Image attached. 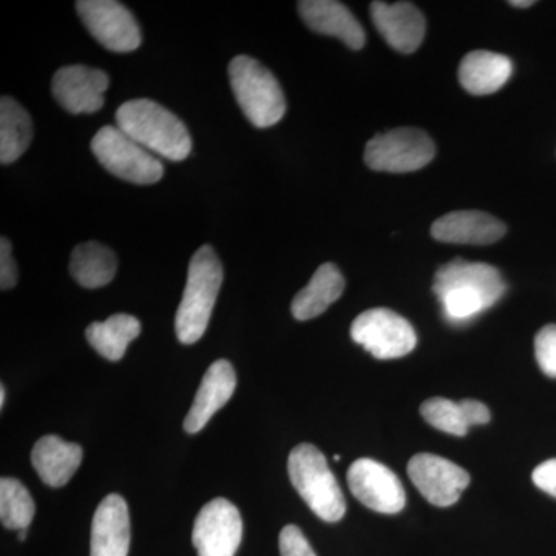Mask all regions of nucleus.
<instances>
[{
  "label": "nucleus",
  "mask_w": 556,
  "mask_h": 556,
  "mask_svg": "<svg viewBox=\"0 0 556 556\" xmlns=\"http://www.w3.org/2000/svg\"><path fill=\"white\" fill-rule=\"evenodd\" d=\"M506 283L495 266L456 258L438 269L433 292L450 324H467L495 306L506 294Z\"/></svg>",
  "instance_id": "1"
},
{
  "label": "nucleus",
  "mask_w": 556,
  "mask_h": 556,
  "mask_svg": "<svg viewBox=\"0 0 556 556\" xmlns=\"http://www.w3.org/2000/svg\"><path fill=\"white\" fill-rule=\"evenodd\" d=\"M116 127L149 152L170 161L188 159L192 138L177 115L152 100L124 102L116 112Z\"/></svg>",
  "instance_id": "2"
},
{
  "label": "nucleus",
  "mask_w": 556,
  "mask_h": 556,
  "mask_svg": "<svg viewBox=\"0 0 556 556\" xmlns=\"http://www.w3.org/2000/svg\"><path fill=\"white\" fill-rule=\"evenodd\" d=\"M222 283V262L214 248L204 244L190 260L188 281L175 317L179 342L193 345L203 338Z\"/></svg>",
  "instance_id": "3"
},
{
  "label": "nucleus",
  "mask_w": 556,
  "mask_h": 556,
  "mask_svg": "<svg viewBox=\"0 0 556 556\" xmlns=\"http://www.w3.org/2000/svg\"><path fill=\"white\" fill-rule=\"evenodd\" d=\"M230 87L252 126L268 129L287 112V100L276 76L262 62L240 54L230 61Z\"/></svg>",
  "instance_id": "4"
},
{
  "label": "nucleus",
  "mask_w": 556,
  "mask_h": 556,
  "mask_svg": "<svg viewBox=\"0 0 556 556\" xmlns=\"http://www.w3.org/2000/svg\"><path fill=\"white\" fill-rule=\"evenodd\" d=\"M288 473L299 495L318 518L338 522L345 517V497L320 450L311 444L298 445L289 453Z\"/></svg>",
  "instance_id": "5"
},
{
  "label": "nucleus",
  "mask_w": 556,
  "mask_h": 556,
  "mask_svg": "<svg viewBox=\"0 0 556 556\" xmlns=\"http://www.w3.org/2000/svg\"><path fill=\"white\" fill-rule=\"evenodd\" d=\"M91 152L102 167L134 185H155L164 175L161 161L118 127H102L91 139Z\"/></svg>",
  "instance_id": "6"
},
{
  "label": "nucleus",
  "mask_w": 556,
  "mask_h": 556,
  "mask_svg": "<svg viewBox=\"0 0 556 556\" xmlns=\"http://www.w3.org/2000/svg\"><path fill=\"white\" fill-rule=\"evenodd\" d=\"M437 155V146L426 131L416 127H399L378 134L365 148L369 169L407 174L426 167Z\"/></svg>",
  "instance_id": "7"
},
{
  "label": "nucleus",
  "mask_w": 556,
  "mask_h": 556,
  "mask_svg": "<svg viewBox=\"0 0 556 556\" xmlns=\"http://www.w3.org/2000/svg\"><path fill=\"white\" fill-rule=\"evenodd\" d=\"M351 338L382 361L407 356L417 345L415 328L407 318L387 308L368 309L357 316L351 325Z\"/></svg>",
  "instance_id": "8"
},
{
  "label": "nucleus",
  "mask_w": 556,
  "mask_h": 556,
  "mask_svg": "<svg viewBox=\"0 0 556 556\" xmlns=\"http://www.w3.org/2000/svg\"><path fill=\"white\" fill-rule=\"evenodd\" d=\"M76 10L87 30L102 47L130 53L141 46V28L130 10L115 0H79Z\"/></svg>",
  "instance_id": "9"
},
{
  "label": "nucleus",
  "mask_w": 556,
  "mask_h": 556,
  "mask_svg": "<svg viewBox=\"0 0 556 556\" xmlns=\"http://www.w3.org/2000/svg\"><path fill=\"white\" fill-rule=\"evenodd\" d=\"M243 538L240 510L225 497L212 500L197 515L192 543L199 556H236Z\"/></svg>",
  "instance_id": "10"
},
{
  "label": "nucleus",
  "mask_w": 556,
  "mask_h": 556,
  "mask_svg": "<svg viewBox=\"0 0 556 556\" xmlns=\"http://www.w3.org/2000/svg\"><path fill=\"white\" fill-rule=\"evenodd\" d=\"M348 485L351 493L364 506L379 514L394 515L404 510V485L394 471L375 459H358L348 470Z\"/></svg>",
  "instance_id": "11"
},
{
  "label": "nucleus",
  "mask_w": 556,
  "mask_h": 556,
  "mask_svg": "<svg viewBox=\"0 0 556 556\" xmlns=\"http://www.w3.org/2000/svg\"><path fill=\"white\" fill-rule=\"evenodd\" d=\"M407 471L420 495L438 507L456 504L470 484V475L464 468L431 453L413 456Z\"/></svg>",
  "instance_id": "12"
},
{
  "label": "nucleus",
  "mask_w": 556,
  "mask_h": 556,
  "mask_svg": "<svg viewBox=\"0 0 556 556\" xmlns=\"http://www.w3.org/2000/svg\"><path fill=\"white\" fill-rule=\"evenodd\" d=\"M108 73L87 65H67L54 73L51 91L54 100L72 115H90L104 105L109 89Z\"/></svg>",
  "instance_id": "13"
},
{
  "label": "nucleus",
  "mask_w": 556,
  "mask_h": 556,
  "mask_svg": "<svg viewBox=\"0 0 556 556\" xmlns=\"http://www.w3.org/2000/svg\"><path fill=\"white\" fill-rule=\"evenodd\" d=\"M369 11L388 46L405 54L419 49L426 38L427 22L417 7L409 2H372Z\"/></svg>",
  "instance_id": "14"
},
{
  "label": "nucleus",
  "mask_w": 556,
  "mask_h": 556,
  "mask_svg": "<svg viewBox=\"0 0 556 556\" xmlns=\"http://www.w3.org/2000/svg\"><path fill=\"white\" fill-rule=\"evenodd\" d=\"M130 547V515L126 500L105 496L91 521L90 556H127Z\"/></svg>",
  "instance_id": "15"
},
{
  "label": "nucleus",
  "mask_w": 556,
  "mask_h": 556,
  "mask_svg": "<svg viewBox=\"0 0 556 556\" xmlns=\"http://www.w3.org/2000/svg\"><path fill=\"white\" fill-rule=\"evenodd\" d=\"M236 387L237 375L232 365L225 358L214 362L201 379L192 407L185 419V430L190 434L203 430L212 416L228 404Z\"/></svg>",
  "instance_id": "16"
},
{
  "label": "nucleus",
  "mask_w": 556,
  "mask_h": 556,
  "mask_svg": "<svg viewBox=\"0 0 556 556\" xmlns=\"http://www.w3.org/2000/svg\"><path fill=\"white\" fill-rule=\"evenodd\" d=\"M506 232L503 222L481 211L450 212L431 226V237L434 240L453 244L484 247L496 243Z\"/></svg>",
  "instance_id": "17"
},
{
  "label": "nucleus",
  "mask_w": 556,
  "mask_h": 556,
  "mask_svg": "<svg viewBox=\"0 0 556 556\" xmlns=\"http://www.w3.org/2000/svg\"><path fill=\"white\" fill-rule=\"evenodd\" d=\"M299 13L303 22L318 35L332 36L350 47L361 50L365 46V31L361 22L343 3L336 0H302Z\"/></svg>",
  "instance_id": "18"
},
{
  "label": "nucleus",
  "mask_w": 556,
  "mask_h": 556,
  "mask_svg": "<svg viewBox=\"0 0 556 556\" xmlns=\"http://www.w3.org/2000/svg\"><path fill=\"white\" fill-rule=\"evenodd\" d=\"M83 456L80 445L50 434L36 442L31 464L43 484L60 489L78 471Z\"/></svg>",
  "instance_id": "19"
},
{
  "label": "nucleus",
  "mask_w": 556,
  "mask_h": 556,
  "mask_svg": "<svg viewBox=\"0 0 556 556\" xmlns=\"http://www.w3.org/2000/svg\"><path fill=\"white\" fill-rule=\"evenodd\" d=\"M514 73V64L507 56L493 51L477 50L466 54L460 61L457 76L460 86L468 93L484 97L496 93L506 86Z\"/></svg>",
  "instance_id": "20"
},
{
  "label": "nucleus",
  "mask_w": 556,
  "mask_h": 556,
  "mask_svg": "<svg viewBox=\"0 0 556 556\" xmlns=\"http://www.w3.org/2000/svg\"><path fill=\"white\" fill-rule=\"evenodd\" d=\"M345 291V278L334 263H325L314 273L309 283L292 300V316L300 321L324 314Z\"/></svg>",
  "instance_id": "21"
},
{
  "label": "nucleus",
  "mask_w": 556,
  "mask_h": 556,
  "mask_svg": "<svg viewBox=\"0 0 556 556\" xmlns=\"http://www.w3.org/2000/svg\"><path fill=\"white\" fill-rule=\"evenodd\" d=\"M118 258L112 249L87 241L73 249L70 258V274L83 288L97 289L105 287L116 276Z\"/></svg>",
  "instance_id": "22"
},
{
  "label": "nucleus",
  "mask_w": 556,
  "mask_h": 556,
  "mask_svg": "<svg viewBox=\"0 0 556 556\" xmlns=\"http://www.w3.org/2000/svg\"><path fill=\"white\" fill-rule=\"evenodd\" d=\"M141 332V321L129 314H115L105 321H94L86 329L87 342L108 361L118 362L127 346Z\"/></svg>",
  "instance_id": "23"
},
{
  "label": "nucleus",
  "mask_w": 556,
  "mask_h": 556,
  "mask_svg": "<svg viewBox=\"0 0 556 556\" xmlns=\"http://www.w3.org/2000/svg\"><path fill=\"white\" fill-rule=\"evenodd\" d=\"M33 139L31 116L13 98L0 100V163H14L27 152Z\"/></svg>",
  "instance_id": "24"
},
{
  "label": "nucleus",
  "mask_w": 556,
  "mask_h": 556,
  "mask_svg": "<svg viewBox=\"0 0 556 556\" xmlns=\"http://www.w3.org/2000/svg\"><path fill=\"white\" fill-rule=\"evenodd\" d=\"M35 501L27 486L14 478L0 479V521L10 530H25L35 518Z\"/></svg>",
  "instance_id": "25"
},
{
  "label": "nucleus",
  "mask_w": 556,
  "mask_h": 556,
  "mask_svg": "<svg viewBox=\"0 0 556 556\" xmlns=\"http://www.w3.org/2000/svg\"><path fill=\"white\" fill-rule=\"evenodd\" d=\"M420 415L430 424L431 427L453 434V437H466L468 426L463 407L456 402L444 397L428 399L420 405Z\"/></svg>",
  "instance_id": "26"
},
{
  "label": "nucleus",
  "mask_w": 556,
  "mask_h": 556,
  "mask_svg": "<svg viewBox=\"0 0 556 556\" xmlns=\"http://www.w3.org/2000/svg\"><path fill=\"white\" fill-rule=\"evenodd\" d=\"M535 356L541 371L556 379V325L541 328L535 338Z\"/></svg>",
  "instance_id": "27"
},
{
  "label": "nucleus",
  "mask_w": 556,
  "mask_h": 556,
  "mask_svg": "<svg viewBox=\"0 0 556 556\" xmlns=\"http://www.w3.org/2000/svg\"><path fill=\"white\" fill-rule=\"evenodd\" d=\"M281 556H317L298 526L283 527L278 538Z\"/></svg>",
  "instance_id": "28"
},
{
  "label": "nucleus",
  "mask_w": 556,
  "mask_h": 556,
  "mask_svg": "<svg viewBox=\"0 0 556 556\" xmlns=\"http://www.w3.org/2000/svg\"><path fill=\"white\" fill-rule=\"evenodd\" d=\"M17 274L16 262L13 258V248L9 239L2 237L0 240V288L2 291H9V289L16 287Z\"/></svg>",
  "instance_id": "29"
},
{
  "label": "nucleus",
  "mask_w": 556,
  "mask_h": 556,
  "mask_svg": "<svg viewBox=\"0 0 556 556\" xmlns=\"http://www.w3.org/2000/svg\"><path fill=\"white\" fill-rule=\"evenodd\" d=\"M533 482L547 495L556 497V459H548L533 470Z\"/></svg>",
  "instance_id": "30"
},
{
  "label": "nucleus",
  "mask_w": 556,
  "mask_h": 556,
  "mask_svg": "<svg viewBox=\"0 0 556 556\" xmlns=\"http://www.w3.org/2000/svg\"><path fill=\"white\" fill-rule=\"evenodd\" d=\"M460 407H463L464 415H466L468 426L470 427L484 426V424H489L490 419H492L490 409L482 402L467 399V401L460 402Z\"/></svg>",
  "instance_id": "31"
},
{
  "label": "nucleus",
  "mask_w": 556,
  "mask_h": 556,
  "mask_svg": "<svg viewBox=\"0 0 556 556\" xmlns=\"http://www.w3.org/2000/svg\"><path fill=\"white\" fill-rule=\"evenodd\" d=\"M508 5L515 7V9H529V7L535 5L533 0H511Z\"/></svg>",
  "instance_id": "32"
},
{
  "label": "nucleus",
  "mask_w": 556,
  "mask_h": 556,
  "mask_svg": "<svg viewBox=\"0 0 556 556\" xmlns=\"http://www.w3.org/2000/svg\"><path fill=\"white\" fill-rule=\"evenodd\" d=\"M5 396H7V390L5 387H0V408H3V405H5Z\"/></svg>",
  "instance_id": "33"
},
{
  "label": "nucleus",
  "mask_w": 556,
  "mask_h": 556,
  "mask_svg": "<svg viewBox=\"0 0 556 556\" xmlns=\"http://www.w3.org/2000/svg\"><path fill=\"white\" fill-rule=\"evenodd\" d=\"M27 532L28 529L20 530V532H17V538H20V541H25V538H27Z\"/></svg>",
  "instance_id": "34"
}]
</instances>
